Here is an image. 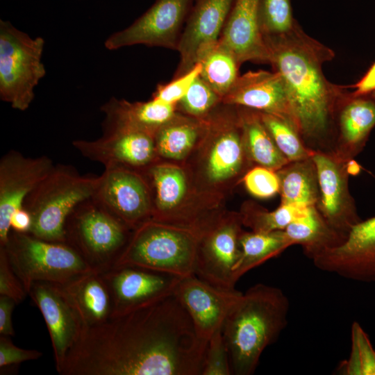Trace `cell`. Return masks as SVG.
Segmentation results:
<instances>
[{
    "instance_id": "1",
    "label": "cell",
    "mask_w": 375,
    "mask_h": 375,
    "mask_svg": "<svg viewBox=\"0 0 375 375\" xmlns=\"http://www.w3.org/2000/svg\"><path fill=\"white\" fill-rule=\"evenodd\" d=\"M206 347L174 293L85 326L62 375H201Z\"/></svg>"
},
{
    "instance_id": "2",
    "label": "cell",
    "mask_w": 375,
    "mask_h": 375,
    "mask_svg": "<svg viewBox=\"0 0 375 375\" xmlns=\"http://www.w3.org/2000/svg\"><path fill=\"white\" fill-rule=\"evenodd\" d=\"M270 64L283 78L293 122L305 145L333 152L335 115L347 93L325 77L322 65L333 59L332 49L308 35L297 23L288 33L265 36Z\"/></svg>"
},
{
    "instance_id": "3",
    "label": "cell",
    "mask_w": 375,
    "mask_h": 375,
    "mask_svg": "<svg viewBox=\"0 0 375 375\" xmlns=\"http://www.w3.org/2000/svg\"><path fill=\"white\" fill-rule=\"evenodd\" d=\"M290 301L274 286L257 283L240 293L222 324L232 374H253L262 352L288 324Z\"/></svg>"
},
{
    "instance_id": "4",
    "label": "cell",
    "mask_w": 375,
    "mask_h": 375,
    "mask_svg": "<svg viewBox=\"0 0 375 375\" xmlns=\"http://www.w3.org/2000/svg\"><path fill=\"white\" fill-rule=\"evenodd\" d=\"M99 176L81 175L71 165H55L26 197L23 208L31 215L28 233L50 242H66L65 224L73 210L93 197Z\"/></svg>"
},
{
    "instance_id": "5",
    "label": "cell",
    "mask_w": 375,
    "mask_h": 375,
    "mask_svg": "<svg viewBox=\"0 0 375 375\" xmlns=\"http://www.w3.org/2000/svg\"><path fill=\"white\" fill-rule=\"evenodd\" d=\"M201 235L190 228L150 219L133 231L114 266L136 265L180 277L194 274Z\"/></svg>"
},
{
    "instance_id": "6",
    "label": "cell",
    "mask_w": 375,
    "mask_h": 375,
    "mask_svg": "<svg viewBox=\"0 0 375 375\" xmlns=\"http://www.w3.org/2000/svg\"><path fill=\"white\" fill-rule=\"evenodd\" d=\"M205 119L201 174L209 188H219L244 176L253 162L247 151L238 106L222 102Z\"/></svg>"
},
{
    "instance_id": "7",
    "label": "cell",
    "mask_w": 375,
    "mask_h": 375,
    "mask_svg": "<svg viewBox=\"0 0 375 375\" xmlns=\"http://www.w3.org/2000/svg\"><path fill=\"white\" fill-rule=\"evenodd\" d=\"M3 247L14 272L28 293L33 283L65 284L94 271L67 242L44 240L30 233L10 231Z\"/></svg>"
},
{
    "instance_id": "8",
    "label": "cell",
    "mask_w": 375,
    "mask_h": 375,
    "mask_svg": "<svg viewBox=\"0 0 375 375\" xmlns=\"http://www.w3.org/2000/svg\"><path fill=\"white\" fill-rule=\"evenodd\" d=\"M132 232L93 197L78 205L65 224L66 242L99 272L115 265Z\"/></svg>"
},
{
    "instance_id": "9",
    "label": "cell",
    "mask_w": 375,
    "mask_h": 375,
    "mask_svg": "<svg viewBox=\"0 0 375 375\" xmlns=\"http://www.w3.org/2000/svg\"><path fill=\"white\" fill-rule=\"evenodd\" d=\"M42 37L32 38L9 21L0 20V99L25 111L35 97L34 89L45 76Z\"/></svg>"
},
{
    "instance_id": "10",
    "label": "cell",
    "mask_w": 375,
    "mask_h": 375,
    "mask_svg": "<svg viewBox=\"0 0 375 375\" xmlns=\"http://www.w3.org/2000/svg\"><path fill=\"white\" fill-rule=\"evenodd\" d=\"M92 197L133 231L152 219V194L142 169L105 167Z\"/></svg>"
},
{
    "instance_id": "11",
    "label": "cell",
    "mask_w": 375,
    "mask_h": 375,
    "mask_svg": "<svg viewBox=\"0 0 375 375\" xmlns=\"http://www.w3.org/2000/svg\"><path fill=\"white\" fill-rule=\"evenodd\" d=\"M193 0H156L131 25L105 40L108 50L143 44L177 49Z\"/></svg>"
},
{
    "instance_id": "12",
    "label": "cell",
    "mask_w": 375,
    "mask_h": 375,
    "mask_svg": "<svg viewBox=\"0 0 375 375\" xmlns=\"http://www.w3.org/2000/svg\"><path fill=\"white\" fill-rule=\"evenodd\" d=\"M240 214L222 215L199 241L194 274L220 290H235L233 271L240 256L242 232Z\"/></svg>"
},
{
    "instance_id": "13",
    "label": "cell",
    "mask_w": 375,
    "mask_h": 375,
    "mask_svg": "<svg viewBox=\"0 0 375 375\" xmlns=\"http://www.w3.org/2000/svg\"><path fill=\"white\" fill-rule=\"evenodd\" d=\"M103 135L94 140H76L74 147L88 159L110 166L143 169L156 161L154 134L133 127L102 125Z\"/></svg>"
},
{
    "instance_id": "14",
    "label": "cell",
    "mask_w": 375,
    "mask_h": 375,
    "mask_svg": "<svg viewBox=\"0 0 375 375\" xmlns=\"http://www.w3.org/2000/svg\"><path fill=\"white\" fill-rule=\"evenodd\" d=\"M311 157L319 190L315 206L330 227L346 238L351 228L362 220L349 191L347 162L331 152L316 151Z\"/></svg>"
},
{
    "instance_id": "15",
    "label": "cell",
    "mask_w": 375,
    "mask_h": 375,
    "mask_svg": "<svg viewBox=\"0 0 375 375\" xmlns=\"http://www.w3.org/2000/svg\"><path fill=\"white\" fill-rule=\"evenodd\" d=\"M55 165L47 156L26 157L10 150L0 160V247L11 231L12 214L23 208L26 197L50 173Z\"/></svg>"
},
{
    "instance_id": "16",
    "label": "cell",
    "mask_w": 375,
    "mask_h": 375,
    "mask_svg": "<svg viewBox=\"0 0 375 375\" xmlns=\"http://www.w3.org/2000/svg\"><path fill=\"white\" fill-rule=\"evenodd\" d=\"M311 260L320 270L349 280L375 282V216L359 222L342 242Z\"/></svg>"
},
{
    "instance_id": "17",
    "label": "cell",
    "mask_w": 375,
    "mask_h": 375,
    "mask_svg": "<svg viewBox=\"0 0 375 375\" xmlns=\"http://www.w3.org/2000/svg\"><path fill=\"white\" fill-rule=\"evenodd\" d=\"M101 274L112 296V315L142 307L174 294L183 278L128 265L114 266Z\"/></svg>"
},
{
    "instance_id": "18",
    "label": "cell",
    "mask_w": 375,
    "mask_h": 375,
    "mask_svg": "<svg viewBox=\"0 0 375 375\" xmlns=\"http://www.w3.org/2000/svg\"><path fill=\"white\" fill-rule=\"evenodd\" d=\"M28 295L45 321L58 371L69 351L78 342L85 324L60 284L35 281L32 283Z\"/></svg>"
},
{
    "instance_id": "19",
    "label": "cell",
    "mask_w": 375,
    "mask_h": 375,
    "mask_svg": "<svg viewBox=\"0 0 375 375\" xmlns=\"http://www.w3.org/2000/svg\"><path fill=\"white\" fill-rule=\"evenodd\" d=\"M235 0H193L176 51L180 61L173 78L190 71L201 54L216 44Z\"/></svg>"
},
{
    "instance_id": "20",
    "label": "cell",
    "mask_w": 375,
    "mask_h": 375,
    "mask_svg": "<svg viewBox=\"0 0 375 375\" xmlns=\"http://www.w3.org/2000/svg\"><path fill=\"white\" fill-rule=\"evenodd\" d=\"M240 293L237 290L217 288L194 274L181 278L174 291L192 320L198 339L206 347Z\"/></svg>"
},
{
    "instance_id": "21",
    "label": "cell",
    "mask_w": 375,
    "mask_h": 375,
    "mask_svg": "<svg viewBox=\"0 0 375 375\" xmlns=\"http://www.w3.org/2000/svg\"><path fill=\"white\" fill-rule=\"evenodd\" d=\"M222 102L272 114L294 126L285 83L275 71H249L240 75Z\"/></svg>"
},
{
    "instance_id": "22",
    "label": "cell",
    "mask_w": 375,
    "mask_h": 375,
    "mask_svg": "<svg viewBox=\"0 0 375 375\" xmlns=\"http://www.w3.org/2000/svg\"><path fill=\"white\" fill-rule=\"evenodd\" d=\"M262 0H235L219 39L240 65L247 61L268 63L269 54L262 31Z\"/></svg>"
},
{
    "instance_id": "23",
    "label": "cell",
    "mask_w": 375,
    "mask_h": 375,
    "mask_svg": "<svg viewBox=\"0 0 375 375\" xmlns=\"http://www.w3.org/2000/svg\"><path fill=\"white\" fill-rule=\"evenodd\" d=\"M375 126V101L369 94L347 92L335 115L336 138L333 153L344 161L353 159L365 147Z\"/></svg>"
},
{
    "instance_id": "24",
    "label": "cell",
    "mask_w": 375,
    "mask_h": 375,
    "mask_svg": "<svg viewBox=\"0 0 375 375\" xmlns=\"http://www.w3.org/2000/svg\"><path fill=\"white\" fill-rule=\"evenodd\" d=\"M142 171L151 191L152 219L183 226L181 205L186 199L188 191L183 170L172 165L156 161Z\"/></svg>"
},
{
    "instance_id": "25",
    "label": "cell",
    "mask_w": 375,
    "mask_h": 375,
    "mask_svg": "<svg viewBox=\"0 0 375 375\" xmlns=\"http://www.w3.org/2000/svg\"><path fill=\"white\" fill-rule=\"evenodd\" d=\"M176 110V105L154 99L148 101L129 102L112 97L101 107L105 115L102 124L133 127L154 135L174 117Z\"/></svg>"
},
{
    "instance_id": "26",
    "label": "cell",
    "mask_w": 375,
    "mask_h": 375,
    "mask_svg": "<svg viewBox=\"0 0 375 375\" xmlns=\"http://www.w3.org/2000/svg\"><path fill=\"white\" fill-rule=\"evenodd\" d=\"M61 285L78 311L85 326L99 324L112 316V299L101 272L92 271Z\"/></svg>"
},
{
    "instance_id": "27",
    "label": "cell",
    "mask_w": 375,
    "mask_h": 375,
    "mask_svg": "<svg viewBox=\"0 0 375 375\" xmlns=\"http://www.w3.org/2000/svg\"><path fill=\"white\" fill-rule=\"evenodd\" d=\"M206 126L205 118L176 113L155 133L157 155L174 160L184 158L202 138Z\"/></svg>"
},
{
    "instance_id": "28",
    "label": "cell",
    "mask_w": 375,
    "mask_h": 375,
    "mask_svg": "<svg viewBox=\"0 0 375 375\" xmlns=\"http://www.w3.org/2000/svg\"><path fill=\"white\" fill-rule=\"evenodd\" d=\"M281 204L315 206L319 197L317 174L312 157L289 162L276 171Z\"/></svg>"
},
{
    "instance_id": "29",
    "label": "cell",
    "mask_w": 375,
    "mask_h": 375,
    "mask_svg": "<svg viewBox=\"0 0 375 375\" xmlns=\"http://www.w3.org/2000/svg\"><path fill=\"white\" fill-rule=\"evenodd\" d=\"M283 231L290 246L301 245L310 259L323 250L340 244L345 238L330 227L316 206H312L305 216Z\"/></svg>"
},
{
    "instance_id": "30",
    "label": "cell",
    "mask_w": 375,
    "mask_h": 375,
    "mask_svg": "<svg viewBox=\"0 0 375 375\" xmlns=\"http://www.w3.org/2000/svg\"><path fill=\"white\" fill-rule=\"evenodd\" d=\"M239 107L247 153L253 162L278 171L290 161L276 145L258 111Z\"/></svg>"
},
{
    "instance_id": "31",
    "label": "cell",
    "mask_w": 375,
    "mask_h": 375,
    "mask_svg": "<svg viewBox=\"0 0 375 375\" xmlns=\"http://www.w3.org/2000/svg\"><path fill=\"white\" fill-rule=\"evenodd\" d=\"M240 246V256L233 271L236 282L245 273L277 256L290 244L283 230L272 232L242 231Z\"/></svg>"
},
{
    "instance_id": "32",
    "label": "cell",
    "mask_w": 375,
    "mask_h": 375,
    "mask_svg": "<svg viewBox=\"0 0 375 375\" xmlns=\"http://www.w3.org/2000/svg\"><path fill=\"white\" fill-rule=\"evenodd\" d=\"M199 76L221 97L228 92L240 76L239 63L219 42L204 51L198 60Z\"/></svg>"
},
{
    "instance_id": "33",
    "label": "cell",
    "mask_w": 375,
    "mask_h": 375,
    "mask_svg": "<svg viewBox=\"0 0 375 375\" xmlns=\"http://www.w3.org/2000/svg\"><path fill=\"white\" fill-rule=\"evenodd\" d=\"M280 204L272 211L249 202L240 213L242 224L256 232H272L284 230L290 224L305 216L310 208Z\"/></svg>"
},
{
    "instance_id": "34",
    "label": "cell",
    "mask_w": 375,
    "mask_h": 375,
    "mask_svg": "<svg viewBox=\"0 0 375 375\" xmlns=\"http://www.w3.org/2000/svg\"><path fill=\"white\" fill-rule=\"evenodd\" d=\"M259 112L278 149L290 162L305 160L312 156L314 151L305 145L291 122L272 114Z\"/></svg>"
},
{
    "instance_id": "35",
    "label": "cell",
    "mask_w": 375,
    "mask_h": 375,
    "mask_svg": "<svg viewBox=\"0 0 375 375\" xmlns=\"http://www.w3.org/2000/svg\"><path fill=\"white\" fill-rule=\"evenodd\" d=\"M339 372L345 375L375 374V351L358 323L351 326V352L341 362Z\"/></svg>"
},
{
    "instance_id": "36",
    "label": "cell",
    "mask_w": 375,
    "mask_h": 375,
    "mask_svg": "<svg viewBox=\"0 0 375 375\" xmlns=\"http://www.w3.org/2000/svg\"><path fill=\"white\" fill-rule=\"evenodd\" d=\"M222 103V97L199 75L176 106L185 115L203 119Z\"/></svg>"
},
{
    "instance_id": "37",
    "label": "cell",
    "mask_w": 375,
    "mask_h": 375,
    "mask_svg": "<svg viewBox=\"0 0 375 375\" xmlns=\"http://www.w3.org/2000/svg\"><path fill=\"white\" fill-rule=\"evenodd\" d=\"M260 22L264 37L290 31L297 23L293 17L291 0H262Z\"/></svg>"
},
{
    "instance_id": "38",
    "label": "cell",
    "mask_w": 375,
    "mask_h": 375,
    "mask_svg": "<svg viewBox=\"0 0 375 375\" xmlns=\"http://www.w3.org/2000/svg\"><path fill=\"white\" fill-rule=\"evenodd\" d=\"M232 374L229 354L222 335V326L210 338L204 354L201 375Z\"/></svg>"
},
{
    "instance_id": "39",
    "label": "cell",
    "mask_w": 375,
    "mask_h": 375,
    "mask_svg": "<svg viewBox=\"0 0 375 375\" xmlns=\"http://www.w3.org/2000/svg\"><path fill=\"white\" fill-rule=\"evenodd\" d=\"M248 192L260 199H267L279 193L280 181L276 171L262 166L248 170L243 176Z\"/></svg>"
},
{
    "instance_id": "40",
    "label": "cell",
    "mask_w": 375,
    "mask_h": 375,
    "mask_svg": "<svg viewBox=\"0 0 375 375\" xmlns=\"http://www.w3.org/2000/svg\"><path fill=\"white\" fill-rule=\"evenodd\" d=\"M201 66L197 63L190 71L164 84H159L153 93L152 99L176 105L183 97L201 72Z\"/></svg>"
},
{
    "instance_id": "41",
    "label": "cell",
    "mask_w": 375,
    "mask_h": 375,
    "mask_svg": "<svg viewBox=\"0 0 375 375\" xmlns=\"http://www.w3.org/2000/svg\"><path fill=\"white\" fill-rule=\"evenodd\" d=\"M0 295L10 297L17 304L20 303L28 295L3 247H0Z\"/></svg>"
},
{
    "instance_id": "42",
    "label": "cell",
    "mask_w": 375,
    "mask_h": 375,
    "mask_svg": "<svg viewBox=\"0 0 375 375\" xmlns=\"http://www.w3.org/2000/svg\"><path fill=\"white\" fill-rule=\"evenodd\" d=\"M43 353L35 349H25L15 346L10 336L0 335V369L19 366L21 363L38 360Z\"/></svg>"
},
{
    "instance_id": "43",
    "label": "cell",
    "mask_w": 375,
    "mask_h": 375,
    "mask_svg": "<svg viewBox=\"0 0 375 375\" xmlns=\"http://www.w3.org/2000/svg\"><path fill=\"white\" fill-rule=\"evenodd\" d=\"M16 302L9 297L0 295V335L14 336L12 313Z\"/></svg>"
},
{
    "instance_id": "44",
    "label": "cell",
    "mask_w": 375,
    "mask_h": 375,
    "mask_svg": "<svg viewBox=\"0 0 375 375\" xmlns=\"http://www.w3.org/2000/svg\"><path fill=\"white\" fill-rule=\"evenodd\" d=\"M351 88L355 89L354 92H351L354 96L367 95L375 90V62L365 75Z\"/></svg>"
},
{
    "instance_id": "45",
    "label": "cell",
    "mask_w": 375,
    "mask_h": 375,
    "mask_svg": "<svg viewBox=\"0 0 375 375\" xmlns=\"http://www.w3.org/2000/svg\"><path fill=\"white\" fill-rule=\"evenodd\" d=\"M11 230L18 233H28L32 225V218L30 213L24 208L15 210L11 215Z\"/></svg>"
},
{
    "instance_id": "46",
    "label": "cell",
    "mask_w": 375,
    "mask_h": 375,
    "mask_svg": "<svg viewBox=\"0 0 375 375\" xmlns=\"http://www.w3.org/2000/svg\"><path fill=\"white\" fill-rule=\"evenodd\" d=\"M347 169L349 175H356L360 172V165L353 160L347 162Z\"/></svg>"
},
{
    "instance_id": "47",
    "label": "cell",
    "mask_w": 375,
    "mask_h": 375,
    "mask_svg": "<svg viewBox=\"0 0 375 375\" xmlns=\"http://www.w3.org/2000/svg\"><path fill=\"white\" fill-rule=\"evenodd\" d=\"M372 99L375 101V90L373 91L371 94H369Z\"/></svg>"
}]
</instances>
